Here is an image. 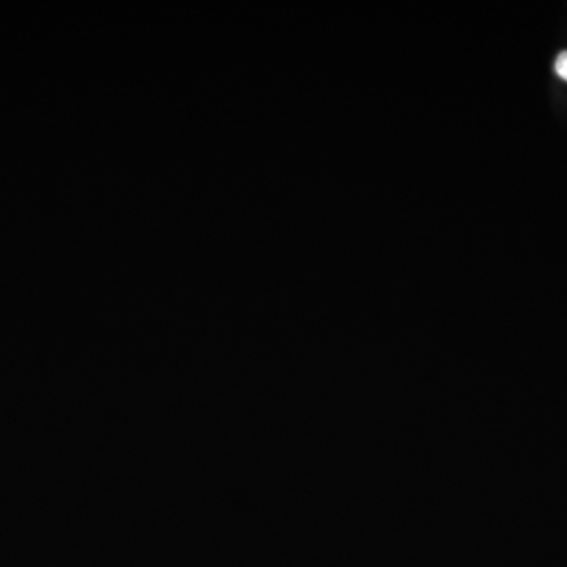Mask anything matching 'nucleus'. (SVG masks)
<instances>
[{"instance_id":"1","label":"nucleus","mask_w":567,"mask_h":567,"mask_svg":"<svg viewBox=\"0 0 567 567\" xmlns=\"http://www.w3.org/2000/svg\"><path fill=\"white\" fill-rule=\"evenodd\" d=\"M555 73L567 82V51L561 52L555 60Z\"/></svg>"}]
</instances>
